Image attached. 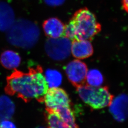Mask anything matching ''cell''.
I'll return each mask as SVG.
<instances>
[{
  "label": "cell",
  "instance_id": "ac0fdd59",
  "mask_svg": "<svg viewBox=\"0 0 128 128\" xmlns=\"http://www.w3.org/2000/svg\"><path fill=\"white\" fill-rule=\"evenodd\" d=\"M0 128H17L15 124L8 120H5L0 122Z\"/></svg>",
  "mask_w": 128,
  "mask_h": 128
},
{
  "label": "cell",
  "instance_id": "5b68a950",
  "mask_svg": "<svg viewBox=\"0 0 128 128\" xmlns=\"http://www.w3.org/2000/svg\"><path fill=\"white\" fill-rule=\"evenodd\" d=\"M71 40L66 36L47 40L44 49L48 56L56 61L63 60L70 56L71 50Z\"/></svg>",
  "mask_w": 128,
  "mask_h": 128
},
{
  "label": "cell",
  "instance_id": "52a82bcc",
  "mask_svg": "<svg viewBox=\"0 0 128 128\" xmlns=\"http://www.w3.org/2000/svg\"><path fill=\"white\" fill-rule=\"evenodd\" d=\"M64 70L69 81L76 88L85 84L88 72L85 63L79 60H73L66 64Z\"/></svg>",
  "mask_w": 128,
  "mask_h": 128
},
{
  "label": "cell",
  "instance_id": "ba28073f",
  "mask_svg": "<svg viewBox=\"0 0 128 128\" xmlns=\"http://www.w3.org/2000/svg\"><path fill=\"white\" fill-rule=\"evenodd\" d=\"M110 111L115 120L123 122L128 117V96L121 94L113 99L110 105Z\"/></svg>",
  "mask_w": 128,
  "mask_h": 128
},
{
  "label": "cell",
  "instance_id": "7c38bea8",
  "mask_svg": "<svg viewBox=\"0 0 128 128\" xmlns=\"http://www.w3.org/2000/svg\"><path fill=\"white\" fill-rule=\"evenodd\" d=\"M21 58L16 52L7 50L1 54L0 61L2 66L9 70L15 69L20 65Z\"/></svg>",
  "mask_w": 128,
  "mask_h": 128
},
{
  "label": "cell",
  "instance_id": "8fae6325",
  "mask_svg": "<svg viewBox=\"0 0 128 128\" xmlns=\"http://www.w3.org/2000/svg\"><path fill=\"white\" fill-rule=\"evenodd\" d=\"M15 21V15L11 7L5 2H0V30L8 31Z\"/></svg>",
  "mask_w": 128,
  "mask_h": 128
},
{
  "label": "cell",
  "instance_id": "2e32d148",
  "mask_svg": "<svg viewBox=\"0 0 128 128\" xmlns=\"http://www.w3.org/2000/svg\"><path fill=\"white\" fill-rule=\"evenodd\" d=\"M103 82V76L100 71L96 69L88 70L86 78V84L94 87H98L101 86Z\"/></svg>",
  "mask_w": 128,
  "mask_h": 128
},
{
  "label": "cell",
  "instance_id": "30bf717a",
  "mask_svg": "<svg viewBox=\"0 0 128 128\" xmlns=\"http://www.w3.org/2000/svg\"><path fill=\"white\" fill-rule=\"evenodd\" d=\"M42 27L46 35L49 38H58L64 34L65 25L56 18H51L45 20Z\"/></svg>",
  "mask_w": 128,
  "mask_h": 128
},
{
  "label": "cell",
  "instance_id": "8992f818",
  "mask_svg": "<svg viewBox=\"0 0 128 128\" xmlns=\"http://www.w3.org/2000/svg\"><path fill=\"white\" fill-rule=\"evenodd\" d=\"M46 110L54 111L64 107H70L71 101L66 92L59 88L48 89L43 97Z\"/></svg>",
  "mask_w": 128,
  "mask_h": 128
},
{
  "label": "cell",
  "instance_id": "ffe728a7",
  "mask_svg": "<svg viewBox=\"0 0 128 128\" xmlns=\"http://www.w3.org/2000/svg\"><path fill=\"white\" fill-rule=\"evenodd\" d=\"M44 128V127H38V128Z\"/></svg>",
  "mask_w": 128,
  "mask_h": 128
},
{
  "label": "cell",
  "instance_id": "4fadbf2b",
  "mask_svg": "<svg viewBox=\"0 0 128 128\" xmlns=\"http://www.w3.org/2000/svg\"><path fill=\"white\" fill-rule=\"evenodd\" d=\"M15 110V105L10 98L5 95L0 96V122L11 118Z\"/></svg>",
  "mask_w": 128,
  "mask_h": 128
},
{
  "label": "cell",
  "instance_id": "e0dca14e",
  "mask_svg": "<svg viewBox=\"0 0 128 128\" xmlns=\"http://www.w3.org/2000/svg\"><path fill=\"white\" fill-rule=\"evenodd\" d=\"M47 5L52 7L60 6L64 4L65 0H44Z\"/></svg>",
  "mask_w": 128,
  "mask_h": 128
},
{
  "label": "cell",
  "instance_id": "6da1fadb",
  "mask_svg": "<svg viewBox=\"0 0 128 128\" xmlns=\"http://www.w3.org/2000/svg\"><path fill=\"white\" fill-rule=\"evenodd\" d=\"M48 86L40 66L30 68L27 72L15 70L7 78L5 92L28 102L32 100L43 102Z\"/></svg>",
  "mask_w": 128,
  "mask_h": 128
},
{
  "label": "cell",
  "instance_id": "d6986e66",
  "mask_svg": "<svg viewBox=\"0 0 128 128\" xmlns=\"http://www.w3.org/2000/svg\"><path fill=\"white\" fill-rule=\"evenodd\" d=\"M122 4L124 9L128 13V0H122Z\"/></svg>",
  "mask_w": 128,
  "mask_h": 128
},
{
  "label": "cell",
  "instance_id": "7a4b0ae2",
  "mask_svg": "<svg viewBox=\"0 0 128 128\" xmlns=\"http://www.w3.org/2000/svg\"><path fill=\"white\" fill-rule=\"evenodd\" d=\"M101 30L100 24L86 8L78 10L65 26V36L72 40L92 39Z\"/></svg>",
  "mask_w": 128,
  "mask_h": 128
},
{
  "label": "cell",
  "instance_id": "5bb4252c",
  "mask_svg": "<svg viewBox=\"0 0 128 128\" xmlns=\"http://www.w3.org/2000/svg\"><path fill=\"white\" fill-rule=\"evenodd\" d=\"M46 117L48 128H72L54 111L46 110Z\"/></svg>",
  "mask_w": 128,
  "mask_h": 128
},
{
  "label": "cell",
  "instance_id": "9c48e42d",
  "mask_svg": "<svg viewBox=\"0 0 128 128\" xmlns=\"http://www.w3.org/2000/svg\"><path fill=\"white\" fill-rule=\"evenodd\" d=\"M93 48L90 41L74 40L72 42L71 52L75 58L84 59L92 56Z\"/></svg>",
  "mask_w": 128,
  "mask_h": 128
},
{
  "label": "cell",
  "instance_id": "3957f363",
  "mask_svg": "<svg viewBox=\"0 0 128 128\" xmlns=\"http://www.w3.org/2000/svg\"><path fill=\"white\" fill-rule=\"evenodd\" d=\"M7 38L13 46L27 49L35 46L39 39L40 30L38 25L25 19L15 20L8 30Z\"/></svg>",
  "mask_w": 128,
  "mask_h": 128
},
{
  "label": "cell",
  "instance_id": "277c9868",
  "mask_svg": "<svg viewBox=\"0 0 128 128\" xmlns=\"http://www.w3.org/2000/svg\"><path fill=\"white\" fill-rule=\"evenodd\" d=\"M76 90L81 99L95 110L110 106L113 99L107 86L94 87L85 84L77 87Z\"/></svg>",
  "mask_w": 128,
  "mask_h": 128
},
{
  "label": "cell",
  "instance_id": "9a60e30c",
  "mask_svg": "<svg viewBox=\"0 0 128 128\" xmlns=\"http://www.w3.org/2000/svg\"><path fill=\"white\" fill-rule=\"evenodd\" d=\"M44 76L48 88H58L62 84V76L58 70L48 69L45 72Z\"/></svg>",
  "mask_w": 128,
  "mask_h": 128
}]
</instances>
